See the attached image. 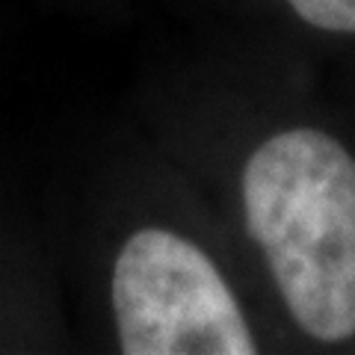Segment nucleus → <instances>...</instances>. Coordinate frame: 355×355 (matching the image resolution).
<instances>
[{"instance_id": "1", "label": "nucleus", "mask_w": 355, "mask_h": 355, "mask_svg": "<svg viewBox=\"0 0 355 355\" xmlns=\"http://www.w3.org/2000/svg\"><path fill=\"white\" fill-rule=\"evenodd\" d=\"M243 214L299 329L355 335V157L317 128L270 137L243 169Z\"/></svg>"}, {"instance_id": "2", "label": "nucleus", "mask_w": 355, "mask_h": 355, "mask_svg": "<svg viewBox=\"0 0 355 355\" xmlns=\"http://www.w3.org/2000/svg\"><path fill=\"white\" fill-rule=\"evenodd\" d=\"M125 355H252L254 338L222 272L175 231L142 228L113 266Z\"/></svg>"}, {"instance_id": "3", "label": "nucleus", "mask_w": 355, "mask_h": 355, "mask_svg": "<svg viewBox=\"0 0 355 355\" xmlns=\"http://www.w3.org/2000/svg\"><path fill=\"white\" fill-rule=\"evenodd\" d=\"M287 3L317 30L355 33V0H287Z\"/></svg>"}]
</instances>
